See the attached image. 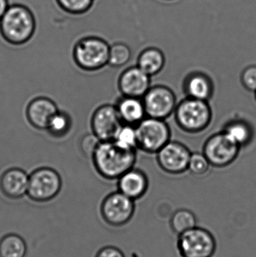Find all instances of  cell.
<instances>
[{
    "instance_id": "6da1fadb",
    "label": "cell",
    "mask_w": 256,
    "mask_h": 257,
    "mask_svg": "<svg viewBox=\"0 0 256 257\" xmlns=\"http://www.w3.org/2000/svg\"><path fill=\"white\" fill-rule=\"evenodd\" d=\"M99 175L105 179H118L125 172L133 168L136 152L116 143L114 140L99 142L91 158Z\"/></svg>"
},
{
    "instance_id": "7a4b0ae2",
    "label": "cell",
    "mask_w": 256,
    "mask_h": 257,
    "mask_svg": "<svg viewBox=\"0 0 256 257\" xmlns=\"http://www.w3.org/2000/svg\"><path fill=\"white\" fill-rule=\"evenodd\" d=\"M36 27L33 11L26 5L14 3L0 19V36L9 45L21 46L33 39Z\"/></svg>"
},
{
    "instance_id": "3957f363",
    "label": "cell",
    "mask_w": 256,
    "mask_h": 257,
    "mask_svg": "<svg viewBox=\"0 0 256 257\" xmlns=\"http://www.w3.org/2000/svg\"><path fill=\"white\" fill-rule=\"evenodd\" d=\"M110 47L106 40L99 36H84L74 45V62L85 72L100 70L108 64Z\"/></svg>"
},
{
    "instance_id": "277c9868",
    "label": "cell",
    "mask_w": 256,
    "mask_h": 257,
    "mask_svg": "<svg viewBox=\"0 0 256 257\" xmlns=\"http://www.w3.org/2000/svg\"><path fill=\"white\" fill-rule=\"evenodd\" d=\"M177 125L184 131L197 133L205 130L212 120V110L207 101L186 97L174 111Z\"/></svg>"
},
{
    "instance_id": "5b68a950",
    "label": "cell",
    "mask_w": 256,
    "mask_h": 257,
    "mask_svg": "<svg viewBox=\"0 0 256 257\" xmlns=\"http://www.w3.org/2000/svg\"><path fill=\"white\" fill-rule=\"evenodd\" d=\"M63 187L61 175L51 167H40L29 175L27 196L33 202L44 203L55 199Z\"/></svg>"
},
{
    "instance_id": "8992f818",
    "label": "cell",
    "mask_w": 256,
    "mask_h": 257,
    "mask_svg": "<svg viewBox=\"0 0 256 257\" xmlns=\"http://www.w3.org/2000/svg\"><path fill=\"white\" fill-rule=\"evenodd\" d=\"M135 127L137 148L147 153L156 154L171 139V130L165 120L145 117Z\"/></svg>"
},
{
    "instance_id": "52a82bcc",
    "label": "cell",
    "mask_w": 256,
    "mask_h": 257,
    "mask_svg": "<svg viewBox=\"0 0 256 257\" xmlns=\"http://www.w3.org/2000/svg\"><path fill=\"white\" fill-rule=\"evenodd\" d=\"M177 248L182 257H212L216 242L211 232L195 226L179 235Z\"/></svg>"
},
{
    "instance_id": "ba28073f",
    "label": "cell",
    "mask_w": 256,
    "mask_h": 257,
    "mask_svg": "<svg viewBox=\"0 0 256 257\" xmlns=\"http://www.w3.org/2000/svg\"><path fill=\"white\" fill-rule=\"evenodd\" d=\"M135 209V201L118 191L104 199L101 205V214L110 226H122L130 221Z\"/></svg>"
},
{
    "instance_id": "9c48e42d",
    "label": "cell",
    "mask_w": 256,
    "mask_h": 257,
    "mask_svg": "<svg viewBox=\"0 0 256 257\" xmlns=\"http://www.w3.org/2000/svg\"><path fill=\"white\" fill-rule=\"evenodd\" d=\"M240 147L231 140L224 133L210 136L204 146L203 154L210 165L215 167H225L233 163L238 156Z\"/></svg>"
},
{
    "instance_id": "30bf717a",
    "label": "cell",
    "mask_w": 256,
    "mask_h": 257,
    "mask_svg": "<svg viewBox=\"0 0 256 257\" xmlns=\"http://www.w3.org/2000/svg\"><path fill=\"white\" fill-rule=\"evenodd\" d=\"M147 117L165 120L174 113L177 99L174 92L165 86L151 87L143 96Z\"/></svg>"
},
{
    "instance_id": "8fae6325",
    "label": "cell",
    "mask_w": 256,
    "mask_h": 257,
    "mask_svg": "<svg viewBox=\"0 0 256 257\" xmlns=\"http://www.w3.org/2000/svg\"><path fill=\"white\" fill-rule=\"evenodd\" d=\"M123 124L115 105L110 104L96 108L90 121L92 133L101 142L113 140Z\"/></svg>"
},
{
    "instance_id": "7c38bea8",
    "label": "cell",
    "mask_w": 256,
    "mask_h": 257,
    "mask_svg": "<svg viewBox=\"0 0 256 257\" xmlns=\"http://www.w3.org/2000/svg\"><path fill=\"white\" fill-rule=\"evenodd\" d=\"M156 154L159 166L167 173L178 175L188 170L192 153L183 144L170 141Z\"/></svg>"
},
{
    "instance_id": "4fadbf2b",
    "label": "cell",
    "mask_w": 256,
    "mask_h": 257,
    "mask_svg": "<svg viewBox=\"0 0 256 257\" xmlns=\"http://www.w3.org/2000/svg\"><path fill=\"white\" fill-rule=\"evenodd\" d=\"M120 91L124 96L143 98L150 88V76L138 66L126 69L118 80Z\"/></svg>"
},
{
    "instance_id": "5bb4252c",
    "label": "cell",
    "mask_w": 256,
    "mask_h": 257,
    "mask_svg": "<svg viewBox=\"0 0 256 257\" xmlns=\"http://www.w3.org/2000/svg\"><path fill=\"white\" fill-rule=\"evenodd\" d=\"M58 110L54 100L46 96H39L29 102L26 109V117L33 128L46 130L50 120Z\"/></svg>"
},
{
    "instance_id": "9a60e30c",
    "label": "cell",
    "mask_w": 256,
    "mask_h": 257,
    "mask_svg": "<svg viewBox=\"0 0 256 257\" xmlns=\"http://www.w3.org/2000/svg\"><path fill=\"white\" fill-rule=\"evenodd\" d=\"M29 175L24 169L10 168L0 176V191L9 199H21L27 194Z\"/></svg>"
},
{
    "instance_id": "2e32d148",
    "label": "cell",
    "mask_w": 256,
    "mask_h": 257,
    "mask_svg": "<svg viewBox=\"0 0 256 257\" xmlns=\"http://www.w3.org/2000/svg\"><path fill=\"white\" fill-rule=\"evenodd\" d=\"M148 186L147 175L142 171L134 168L125 172L118 178L119 191L134 201L145 194Z\"/></svg>"
},
{
    "instance_id": "e0dca14e",
    "label": "cell",
    "mask_w": 256,
    "mask_h": 257,
    "mask_svg": "<svg viewBox=\"0 0 256 257\" xmlns=\"http://www.w3.org/2000/svg\"><path fill=\"white\" fill-rule=\"evenodd\" d=\"M115 106L125 124L136 126L147 117L144 102L140 98L123 96Z\"/></svg>"
},
{
    "instance_id": "ac0fdd59",
    "label": "cell",
    "mask_w": 256,
    "mask_h": 257,
    "mask_svg": "<svg viewBox=\"0 0 256 257\" xmlns=\"http://www.w3.org/2000/svg\"><path fill=\"white\" fill-rule=\"evenodd\" d=\"M184 90L187 97L208 101L213 93V84L205 74L194 72L185 80Z\"/></svg>"
},
{
    "instance_id": "d6986e66",
    "label": "cell",
    "mask_w": 256,
    "mask_h": 257,
    "mask_svg": "<svg viewBox=\"0 0 256 257\" xmlns=\"http://www.w3.org/2000/svg\"><path fill=\"white\" fill-rule=\"evenodd\" d=\"M165 63L164 53L156 47L145 48L138 56V67L150 76L159 73L165 66Z\"/></svg>"
},
{
    "instance_id": "ffe728a7",
    "label": "cell",
    "mask_w": 256,
    "mask_h": 257,
    "mask_svg": "<svg viewBox=\"0 0 256 257\" xmlns=\"http://www.w3.org/2000/svg\"><path fill=\"white\" fill-rule=\"evenodd\" d=\"M224 133L234 143L241 148L249 145L253 139V130L249 123L244 120H235L225 125Z\"/></svg>"
},
{
    "instance_id": "44dd1931",
    "label": "cell",
    "mask_w": 256,
    "mask_h": 257,
    "mask_svg": "<svg viewBox=\"0 0 256 257\" xmlns=\"http://www.w3.org/2000/svg\"><path fill=\"white\" fill-rule=\"evenodd\" d=\"M27 253V243L21 235L10 233L0 238V257H26Z\"/></svg>"
},
{
    "instance_id": "7402d4cb",
    "label": "cell",
    "mask_w": 256,
    "mask_h": 257,
    "mask_svg": "<svg viewBox=\"0 0 256 257\" xmlns=\"http://www.w3.org/2000/svg\"><path fill=\"white\" fill-rule=\"evenodd\" d=\"M72 123V118L69 113L58 110L50 120L46 131L54 139H63L70 133Z\"/></svg>"
},
{
    "instance_id": "603a6c76",
    "label": "cell",
    "mask_w": 256,
    "mask_h": 257,
    "mask_svg": "<svg viewBox=\"0 0 256 257\" xmlns=\"http://www.w3.org/2000/svg\"><path fill=\"white\" fill-rule=\"evenodd\" d=\"M171 229L177 235L197 226L196 217L193 212L187 209H180L174 212L170 221Z\"/></svg>"
},
{
    "instance_id": "cb8c5ba5",
    "label": "cell",
    "mask_w": 256,
    "mask_h": 257,
    "mask_svg": "<svg viewBox=\"0 0 256 257\" xmlns=\"http://www.w3.org/2000/svg\"><path fill=\"white\" fill-rule=\"evenodd\" d=\"M55 2L65 13L81 16L91 10L96 0H55Z\"/></svg>"
},
{
    "instance_id": "d4e9b609",
    "label": "cell",
    "mask_w": 256,
    "mask_h": 257,
    "mask_svg": "<svg viewBox=\"0 0 256 257\" xmlns=\"http://www.w3.org/2000/svg\"><path fill=\"white\" fill-rule=\"evenodd\" d=\"M131 56L132 51L127 45L123 42H117L110 47L108 65L113 67H121L129 61Z\"/></svg>"
},
{
    "instance_id": "484cf974",
    "label": "cell",
    "mask_w": 256,
    "mask_h": 257,
    "mask_svg": "<svg viewBox=\"0 0 256 257\" xmlns=\"http://www.w3.org/2000/svg\"><path fill=\"white\" fill-rule=\"evenodd\" d=\"M113 140L123 148L135 150L138 145L136 127L133 125L123 123Z\"/></svg>"
},
{
    "instance_id": "4316f807",
    "label": "cell",
    "mask_w": 256,
    "mask_h": 257,
    "mask_svg": "<svg viewBox=\"0 0 256 257\" xmlns=\"http://www.w3.org/2000/svg\"><path fill=\"white\" fill-rule=\"evenodd\" d=\"M210 166L204 154L192 153L189 158L188 170L195 175H204L208 172Z\"/></svg>"
},
{
    "instance_id": "83f0119b",
    "label": "cell",
    "mask_w": 256,
    "mask_h": 257,
    "mask_svg": "<svg viewBox=\"0 0 256 257\" xmlns=\"http://www.w3.org/2000/svg\"><path fill=\"white\" fill-rule=\"evenodd\" d=\"M100 142L101 141H99L93 133L85 135L83 136L80 142V149L81 153L87 158L91 159Z\"/></svg>"
},
{
    "instance_id": "f1b7e54d",
    "label": "cell",
    "mask_w": 256,
    "mask_h": 257,
    "mask_svg": "<svg viewBox=\"0 0 256 257\" xmlns=\"http://www.w3.org/2000/svg\"><path fill=\"white\" fill-rule=\"evenodd\" d=\"M243 87L250 92L256 91V65L247 66L243 69L240 77Z\"/></svg>"
},
{
    "instance_id": "f546056e",
    "label": "cell",
    "mask_w": 256,
    "mask_h": 257,
    "mask_svg": "<svg viewBox=\"0 0 256 257\" xmlns=\"http://www.w3.org/2000/svg\"><path fill=\"white\" fill-rule=\"evenodd\" d=\"M96 257H125L120 249L113 246L102 247L96 253Z\"/></svg>"
},
{
    "instance_id": "4dcf8cb0",
    "label": "cell",
    "mask_w": 256,
    "mask_h": 257,
    "mask_svg": "<svg viewBox=\"0 0 256 257\" xmlns=\"http://www.w3.org/2000/svg\"><path fill=\"white\" fill-rule=\"evenodd\" d=\"M9 6L10 4L9 0H0V19L4 15Z\"/></svg>"
},
{
    "instance_id": "1f68e13d",
    "label": "cell",
    "mask_w": 256,
    "mask_h": 257,
    "mask_svg": "<svg viewBox=\"0 0 256 257\" xmlns=\"http://www.w3.org/2000/svg\"><path fill=\"white\" fill-rule=\"evenodd\" d=\"M164 1H173V0H164Z\"/></svg>"
},
{
    "instance_id": "d6a6232c",
    "label": "cell",
    "mask_w": 256,
    "mask_h": 257,
    "mask_svg": "<svg viewBox=\"0 0 256 257\" xmlns=\"http://www.w3.org/2000/svg\"><path fill=\"white\" fill-rule=\"evenodd\" d=\"M255 99H256V91L255 92Z\"/></svg>"
}]
</instances>
